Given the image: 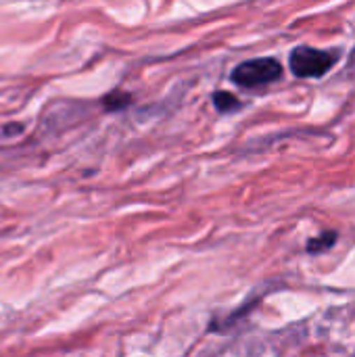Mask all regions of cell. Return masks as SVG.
<instances>
[{"label":"cell","mask_w":355,"mask_h":357,"mask_svg":"<svg viewBox=\"0 0 355 357\" xmlns=\"http://www.w3.org/2000/svg\"><path fill=\"white\" fill-rule=\"evenodd\" d=\"M337 59H339V52H333V50H316L312 46H297L289 56V65L297 77H320L331 71Z\"/></svg>","instance_id":"obj_1"},{"label":"cell","mask_w":355,"mask_h":357,"mask_svg":"<svg viewBox=\"0 0 355 357\" xmlns=\"http://www.w3.org/2000/svg\"><path fill=\"white\" fill-rule=\"evenodd\" d=\"M280 77H282V65L276 59H270V56L245 61L230 75V79L234 84L243 86V88L266 86V84H272V82H276Z\"/></svg>","instance_id":"obj_2"},{"label":"cell","mask_w":355,"mask_h":357,"mask_svg":"<svg viewBox=\"0 0 355 357\" xmlns=\"http://www.w3.org/2000/svg\"><path fill=\"white\" fill-rule=\"evenodd\" d=\"M213 102H216V107H218L222 113H228V111H234V109L241 107V100H239L234 94L224 92V90H220V92L213 94Z\"/></svg>","instance_id":"obj_3"},{"label":"cell","mask_w":355,"mask_h":357,"mask_svg":"<svg viewBox=\"0 0 355 357\" xmlns=\"http://www.w3.org/2000/svg\"><path fill=\"white\" fill-rule=\"evenodd\" d=\"M337 243V232H324L318 238H312L308 243V251L310 253H320V251H328L333 245Z\"/></svg>","instance_id":"obj_4"},{"label":"cell","mask_w":355,"mask_h":357,"mask_svg":"<svg viewBox=\"0 0 355 357\" xmlns=\"http://www.w3.org/2000/svg\"><path fill=\"white\" fill-rule=\"evenodd\" d=\"M130 100H132L130 94L117 90V92H111V94L105 96V107H107V109H121V107H126Z\"/></svg>","instance_id":"obj_5"}]
</instances>
